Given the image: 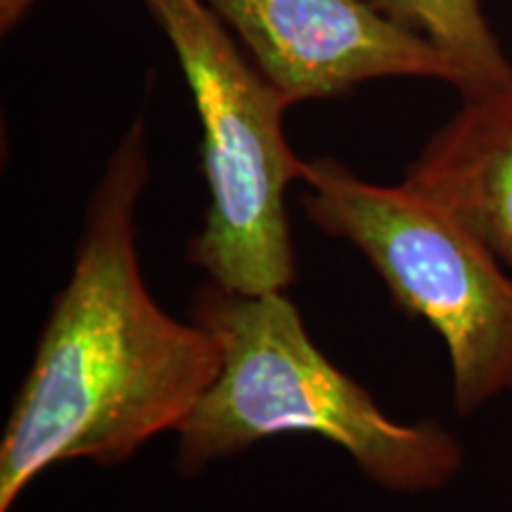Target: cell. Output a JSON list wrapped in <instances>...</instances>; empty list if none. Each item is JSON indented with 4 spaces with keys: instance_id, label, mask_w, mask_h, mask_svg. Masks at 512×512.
I'll use <instances>...</instances> for the list:
<instances>
[{
    "instance_id": "6da1fadb",
    "label": "cell",
    "mask_w": 512,
    "mask_h": 512,
    "mask_svg": "<svg viewBox=\"0 0 512 512\" xmlns=\"http://www.w3.org/2000/svg\"><path fill=\"white\" fill-rule=\"evenodd\" d=\"M150 181L138 117L114 147L86 207L74 268L57 294L0 437V512L60 463H126L176 432L221 368L202 325L169 316L147 290L136 207Z\"/></svg>"
},
{
    "instance_id": "7a4b0ae2",
    "label": "cell",
    "mask_w": 512,
    "mask_h": 512,
    "mask_svg": "<svg viewBox=\"0 0 512 512\" xmlns=\"http://www.w3.org/2000/svg\"><path fill=\"white\" fill-rule=\"evenodd\" d=\"M190 316L219 344L221 368L174 432L185 477L285 432L332 441L370 482L401 494L439 489L463 467V446L446 427L392 420L328 361L285 292L245 294L209 280L192 294Z\"/></svg>"
},
{
    "instance_id": "3957f363",
    "label": "cell",
    "mask_w": 512,
    "mask_h": 512,
    "mask_svg": "<svg viewBox=\"0 0 512 512\" xmlns=\"http://www.w3.org/2000/svg\"><path fill=\"white\" fill-rule=\"evenodd\" d=\"M140 3L181 64L202 128L209 209L188 259L226 290L285 292L297 278L287 190L304 174V159L285 138L292 102L207 0Z\"/></svg>"
},
{
    "instance_id": "277c9868",
    "label": "cell",
    "mask_w": 512,
    "mask_h": 512,
    "mask_svg": "<svg viewBox=\"0 0 512 512\" xmlns=\"http://www.w3.org/2000/svg\"><path fill=\"white\" fill-rule=\"evenodd\" d=\"M302 185L306 219L354 245L392 302L444 339L460 415L512 394V273L465 223L408 185L366 181L332 157L304 162Z\"/></svg>"
},
{
    "instance_id": "5b68a950",
    "label": "cell",
    "mask_w": 512,
    "mask_h": 512,
    "mask_svg": "<svg viewBox=\"0 0 512 512\" xmlns=\"http://www.w3.org/2000/svg\"><path fill=\"white\" fill-rule=\"evenodd\" d=\"M245 53L292 105L342 98L377 79H434L460 91V72L432 41L368 0H207Z\"/></svg>"
},
{
    "instance_id": "8992f818",
    "label": "cell",
    "mask_w": 512,
    "mask_h": 512,
    "mask_svg": "<svg viewBox=\"0 0 512 512\" xmlns=\"http://www.w3.org/2000/svg\"><path fill=\"white\" fill-rule=\"evenodd\" d=\"M401 183L451 211L512 273V88L463 98Z\"/></svg>"
},
{
    "instance_id": "52a82bcc",
    "label": "cell",
    "mask_w": 512,
    "mask_h": 512,
    "mask_svg": "<svg viewBox=\"0 0 512 512\" xmlns=\"http://www.w3.org/2000/svg\"><path fill=\"white\" fill-rule=\"evenodd\" d=\"M377 12L432 41L460 72V95L512 88V62L489 27L482 0H368Z\"/></svg>"
},
{
    "instance_id": "ba28073f",
    "label": "cell",
    "mask_w": 512,
    "mask_h": 512,
    "mask_svg": "<svg viewBox=\"0 0 512 512\" xmlns=\"http://www.w3.org/2000/svg\"><path fill=\"white\" fill-rule=\"evenodd\" d=\"M38 0H0V34L8 36Z\"/></svg>"
}]
</instances>
